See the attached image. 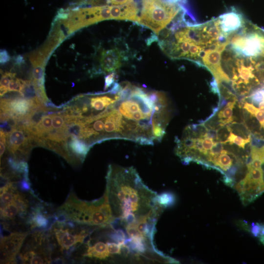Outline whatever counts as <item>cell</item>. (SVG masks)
<instances>
[{
	"instance_id": "obj_8",
	"label": "cell",
	"mask_w": 264,
	"mask_h": 264,
	"mask_svg": "<svg viewBox=\"0 0 264 264\" xmlns=\"http://www.w3.org/2000/svg\"><path fill=\"white\" fill-rule=\"evenodd\" d=\"M222 31L230 36L242 28L247 20L238 10L233 8L218 17Z\"/></svg>"
},
{
	"instance_id": "obj_25",
	"label": "cell",
	"mask_w": 264,
	"mask_h": 264,
	"mask_svg": "<svg viewBox=\"0 0 264 264\" xmlns=\"http://www.w3.org/2000/svg\"><path fill=\"white\" fill-rule=\"evenodd\" d=\"M115 78L116 74L114 72L109 74L105 78V90L107 89L114 83Z\"/></svg>"
},
{
	"instance_id": "obj_7",
	"label": "cell",
	"mask_w": 264,
	"mask_h": 264,
	"mask_svg": "<svg viewBox=\"0 0 264 264\" xmlns=\"http://www.w3.org/2000/svg\"><path fill=\"white\" fill-rule=\"evenodd\" d=\"M44 106L22 96L0 101V120L13 118L17 122L26 117L35 108Z\"/></svg>"
},
{
	"instance_id": "obj_1",
	"label": "cell",
	"mask_w": 264,
	"mask_h": 264,
	"mask_svg": "<svg viewBox=\"0 0 264 264\" xmlns=\"http://www.w3.org/2000/svg\"><path fill=\"white\" fill-rule=\"evenodd\" d=\"M169 25L159 34L161 49L172 59L187 60L199 66L211 52L224 50L231 38L222 31L218 17L198 24L182 17Z\"/></svg>"
},
{
	"instance_id": "obj_11",
	"label": "cell",
	"mask_w": 264,
	"mask_h": 264,
	"mask_svg": "<svg viewBox=\"0 0 264 264\" xmlns=\"http://www.w3.org/2000/svg\"><path fill=\"white\" fill-rule=\"evenodd\" d=\"M26 236L25 233H14L0 239V249L5 251L13 259L19 253Z\"/></svg>"
},
{
	"instance_id": "obj_26",
	"label": "cell",
	"mask_w": 264,
	"mask_h": 264,
	"mask_svg": "<svg viewBox=\"0 0 264 264\" xmlns=\"http://www.w3.org/2000/svg\"><path fill=\"white\" fill-rule=\"evenodd\" d=\"M253 115L256 117L261 127L264 129V111L258 108Z\"/></svg>"
},
{
	"instance_id": "obj_6",
	"label": "cell",
	"mask_w": 264,
	"mask_h": 264,
	"mask_svg": "<svg viewBox=\"0 0 264 264\" xmlns=\"http://www.w3.org/2000/svg\"><path fill=\"white\" fill-rule=\"evenodd\" d=\"M6 135L7 147L13 158L19 161H25L33 147V135L22 126L17 125Z\"/></svg>"
},
{
	"instance_id": "obj_28",
	"label": "cell",
	"mask_w": 264,
	"mask_h": 264,
	"mask_svg": "<svg viewBox=\"0 0 264 264\" xmlns=\"http://www.w3.org/2000/svg\"><path fill=\"white\" fill-rule=\"evenodd\" d=\"M10 59V57L5 50L0 51V63L4 64Z\"/></svg>"
},
{
	"instance_id": "obj_5",
	"label": "cell",
	"mask_w": 264,
	"mask_h": 264,
	"mask_svg": "<svg viewBox=\"0 0 264 264\" xmlns=\"http://www.w3.org/2000/svg\"><path fill=\"white\" fill-rule=\"evenodd\" d=\"M65 23L72 33L83 27L108 20H121L123 16L120 5L70 7L66 9Z\"/></svg>"
},
{
	"instance_id": "obj_22",
	"label": "cell",
	"mask_w": 264,
	"mask_h": 264,
	"mask_svg": "<svg viewBox=\"0 0 264 264\" xmlns=\"http://www.w3.org/2000/svg\"><path fill=\"white\" fill-rule=\"evenodd\" d=\"M250 161L257 160L264 163V145L259 148L255 146L251 147L250 151Z\"/></svg>"
},
{
	"instance_id": "obj_15",
	"label": "cell",
	"mask_w": 264,
	"mask_h": 264,
	"mask_svg": "<svg viewBox=\"0 0 264 264\" xmlns=\"http://www.w3.org/2000/svg\"><path fill=\"white\" fill-rule=\"evenodd\" d=\"M235 104V101L229 102L224 108L219 111L218 118L220 119L219 122L220 125L227 124L233 120V109Z\"/></svg>"
},
{
	"instance_id": "obj_16",
	"label": "cell",
	"mask_w": 264,
	"mask_h": 264,
	"mask_svg": "<svg viewBox=\"0 0 264 264\" xmlns=\"http://www.w3.org/2000/svg\"><path fill=\"white\" fill-rule=\"evenodd\" d=\"M52 118L53 131L68 134L66 119L64 114H61L60 113H52Z\"/></svg>"
},
{
	"instance_id": "obj_13",
	"label": "cell",
	"mask_w": 264,
	"mask_h": 264,
	"mask_svg": "<svg viewBox=\"0 0 264 264\" xmlns=\"http://www.w3.org/2000/svg\"><path fill=\"white\" fill-rule=\"evenodd\" d=\"M133 0H75L70 6L73 7L88 6L118 5Z\"/></svg>"
},
{
	"instance_id": "obj_19",
	"label": "cell",
	"mask_w": 264,
	"mask_h": 264,
	"mask_svg": "<svg viewBox=\"0 0 264 264\" xmlns=\"http://www.w3.org/2000/svg\"><path fill=\"white\" fill-rule=\"evenodd\" d=\"M48 223V220L46 216L40 211L36 210L33 214L31 219L32 227H45Z\"/></svg>"
},
{
	"instance_id": "obj_9",
	"label": "cell",
	"mask_w": 264,
	"mask_h": 264,
	"mask_svg": "<svg viewBox=\"0 0 264 264\" xmlns=\"http://www.w3.org/2000/svg\"><path fill=\"white\" fill-rule=\"evenodd\" d=\"M57 241L62 250H67L77 243H82L88 235L85 231L79 233L73 234L72 230L62 228H55L54 229Z\"/></svg>"
},
{
	"instance_id": "obj_12",
	"label": "cell",
	"mask_w": 264,
	"mask_h": 264,
	"mask_svg": "<svg viewBox=\"0 0 264 264\" xmlns=\"http://www.w3.org/2000/svg\"><path fill=\"white\" fill-rule=\"evenodd\" d=\"M85 256L90 258L105 260L111 255L109 252L107 242L105 243L99 241L92 245L88 244V248Z\"/></svg>"
},
{
	"instance_id": "obj_23",
	"label": "cell",
	"mask_w": 264,
	"mask_h": 264,
	"mask_svg": "<svg viewBox=\"0 0 264 264\" xmlns=\"http://www.w3.org/2000/svg\"><path fill=\"white\" fill-rule=\"evenodd\" d=\"M25 81L15 77L11 80L8 86V91L18 92L20 93L24 87Z\"/></svg>"
},
{
	"instance_id": "obj_14",
	"label": "cell",
	"mask_w": 264,
	"mask_h": 264,
	"mask_svg": "<svg viewBox=\"0 0 264 264\" xmlns=\"http://www.w3.org/2000/svg\"><path fill=\"white\" fill-rule=\"evenodd\" d=\"M71 138L68 145L69 148L75 155L83 160L90 148L82 140L75 137Z\"/></svg>"
},
{
	"instance_id": "obj_24",
	"label": "cell",
	"mask_w": 264,
	"mask_h": 264,
	"mask_svg": "<svg viewBox=\"0 0 264 264\" xmlns=\"http://www.w3.org/2000/svg\"><path fill=\"white\" fill-rule=\"evenodd\" d=\"M0 156L1 158L5 152L6 144V133L2 131H0Z\"/></svg>"
},
{
	"instance_id": "obj_29",
	"label": "cell",
	"mask_w": 264,
	"mask_h": 264,
	"mask_svg": "<svg viewBox=\"0 0 264 264\" xmlns=\"http://www.w3.org/2000/svg\"><path fill=\"white\" fill-rule=\"evenodd\" d=\"M259 109L264 111V100H263L259 104Z\"/></svg>"
},
{
	"instance_id": "obj_18",
	"label": "cell",
	"mask_w": 264,
	"mask_h": 264,
	"mask_svg": "<svg viewBox=\"0 0 264 264\" xmlns=\"http://www.w3.org/2000/svg\"><path fill=\"white\" fill-rule=\"evenodd\" d=\"M175 197L171 193L165 192L157 196L156 201L162 207L166 208L175 203Z\"/></svg>"
},
{
	"instance_id": "obj_3",
	"label": "cell",
	"mask_w": 264,
	"mask_h": 264,
	"mask_svg": "<svg viewBox=\"0 0 264 264\" xmlns=\"http://www.w3.org/2000/svg\"><path fill=\"white\" fill-rule=\"evenodd\" d=\"M66 217L81 224L106 226L115 222L106 195L100 199L87 202L71 196L60 208Z\"/></svg>"
},
{
	"instance_id": "obj_2",
	"label": "cell",
	"mask_w": 264,
	"mask_h": 264,
	"mask_svg": "<svg viewBox=\"0 0 264 264\" xmlns=\"http://www.w3.org/2000/svg\"><path fill=\"white\" fill-rule=\"evenodd\" d=\"M106 179L105 194L113 216L124 225L162 207L157 194L143 183L134 168L110 165Z\"/></svg>"
},
{
	"instance_id": "obj_4",
	"label": "cell",
	"mask_w": 264,
	"mask_h": 264,
	"mask_svg": "<svg viewBox=\"0 0 264 264\" xmlns=\"http://www.w3.org/2000/svg\"><path fill=\"white\" fill-rule=\"evenodd\" d=\"M186 1L172 2L165 0H141L137 24L152 30L156 35L181 15L188 13Z\"/></svg>"
},
{
	"instance_id": "obj_21",
	"label": "cell",
	"mask_w": 264,
	"mask_h": 264,
	"mask_svg": "<svg viewBox=\"0 0 264 264\" xmlns=\"http://www.w3.org/2000/svg\"><path fill=\"white\" fill-rule=\"evenodd\" d=\"M250 137H248L246 139H244L240 136L235 135L231 132H230L229 136L227 137V139L225 141L222 142V143L225 144L228 142L231 144H235L239 147L244 149L245 144L250 142Z\"/></svg>"
},
{
	"instance_id": "obj_20",
	"label": "cell",
	"mask_w": 264,
	"mask_h": 264,
	"mask_svg": "<svg viewBox=\"0 0 264 264\" xmlns=\"http://www.w3.org/2000/svg\"><path fill=\"white\" fill-rule=\"evenodd\" d=\"M16 74L12 72H5L2 74L0 82V96H2L8 91L11 80L15 77Z\"/></svg>"
},
{
	"instance_id": "obj_17",
	"label": "cell",
	"mask_w": 264,
	"mask_h": 264,
	"mask_svg": "<svg viewBox=\"0 0 264 264\" xmlns=\"http://www.w3.org/2000/svg\"><path fill=\"white\" fill-rule=\"evenodd\" d=\"M19 213V209L14 202L0 207L1 218L5 219H13Z\"/></svg>"
},
{
	"instance_id": "obj_10",
	"label": "cell",
	"mask_w": 264,
	"mask_h": 264,
	"mask_svg": "<svg viewBox=\"0 0 264 264\" xmlns=\"http://www.w3.org/2000/svg\"><path fill=\"white\" fill-rule=\"evenodd\" d=\"M123 56L117 48L104 50L101 55L100 63L105 72H113L122 66Z\"/></svg>"
},
{
	"instance_id": "obj_27",
	"label": "cell",
	"mask_w": 264,
	"mask_h": 264,
	"mask_svg": "<svg viewBox=\"0 0 264 264\" xmlns=\"http://www.w3.org/2000/svg\"><path fill=\"white\" fill-rule=\"evenodd\" d=\"M243 108L245 109L251 115H253L258 108H256L253 105L246 102L244 103Z\"/></svg>"
}]
</instances>
